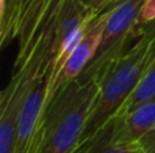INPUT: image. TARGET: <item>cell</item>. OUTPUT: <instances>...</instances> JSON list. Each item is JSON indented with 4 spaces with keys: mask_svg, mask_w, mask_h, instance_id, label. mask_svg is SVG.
<instances>
[{
    "mask_svg": "<svg viewBox=\"0 0 155 153\" xmlns=\"http://www.w3.org/2000/svg\"><path fill=\"white\" fill-rule=\"evenodd\" d=\"M106 19L107 12L105 11V12H101L99 15H97L90 22L83 37L80 38L78 45L72 49L68 58L65 60L64 65L59 69V72L52 76L48 91V99H46L48 106L54 98V95L64 86H67L68 83L75 80L78 76L86 69V67L91 62V60L94 58V56H95L97 50H98L99 45L102 42L105 26H106Z\"/></svg>",
    "mask_w": 155,
    "mask_h": 153,
    "instance_id": "4",
    "label": "cell"
},
{
    "mask_svg": "<svg viewBox=\"0 0 155 153\" xmlns=\"http://www.w3.org/2000/svg\"><path fill=\"white\" fill-rule=\"evenodd\" d=\"M154 98H155V61L148 67V69L146 70L144 75L139 80L136 88L132 91V94L124 102V105L118 108L116 115L128 113V111L134 110L135 107L154 99Z\"/></svg>",
    "mask_w": 155,
    "mask_h": 153,
    "instance_id": "7",
    "label": "cell"
},
{
    "mask_svg": "<svg viewBox=\"0 0 155 153\" xmlns=\"http://www.w3.org/2000/svg\"><path fill=\"white\" fill-rule=\"evenodd\" d=\"M60 0H27L18 29L10 83L0 95V153H14L21 110L29 94L53 70Z\"/></svg>",
    "mask_w": 155,
    "mask_h": 153,
    "instance_id": "1",
    "label": "cell"
},
{
    "mask_svg": "<svg viewBox=\"0 0 155 153\" xmlns=\"http://www.w3.org/2000/svg\"><path fill=\"white\" fill-rule=\"evenodd\" d=\"M101 87L99 73L79 75L46 107L41 153H76Z\"/></svg>",
    "mask_w": 155,
    "mask_h": 153,
    "instance_id": "3",
    "label": "cell"
},
{
    "mask_svg": "<svg viewBox=\"0 0 155 153\" xmlns=\"http://www.w3.org/2000/svg\"><path fill=\"white\" fill-rule=\"evenodd\" d=\"M26 2H27V0H15L16 7H18V11H19V14H21V18H22V14H23V10H25V5H26Z\"/></svg>",
    "mask_w": 155,
    "mask_h": 153,
    "instance_id": "12",
    "label": "cell"
},
{
    "mask_svg": "<svg viewBox=\"0 0 155 153\" xmlns=\"http://www.w3.org/2000/svg\"><path fill=\"white\" fill-rule=\"evenodd\" d=\"M154 61L155 35H143L125 53L110 60L97 72L101 76V87L86 122L80 146L91 140L116 115Z\"/></svg>",
    "mask_w": 155,
    "mask_h": 153,
    "instance_id": "2",
    "label": "cell"
},
{
    "mask_svg": "<svg viewBox=\"0 0 155 153\" xmlns=\"http://www.w3.org/2000/svg\"><path fill=\"white\" fill-rule=\"evenodd\" d=\"M107 123L110 142L137 144L155 123V98L125 114L114 115Z\"/></svg>",
    "mask_w": 155,
    "mask_h": 153,
    "instance_id": "5",
    "label": "cell"
},
{
    "mask_svg": "<svg viewBox=\"0 0 155 153\" xmlns=\"http://www.w3.org/2000/svg\"><path fill=\"white\" fill-rule=\"evenodd\" d=\"M137 145L146 153H155V123L150 127V130L137 141Z\"/></svg>",
    "mask_w": 155,
    "mask_h": 153,
    "instance_id": "9",
    "label": "cell"
},
{
    "mask_svg": "<svg viewBox=\"0 0 155 153\" xmlns=\"http://www.w3.org/2000/svg\"><path fill=\"white\" fill-rule=\"evenodd\" d=\"M155 19V0H146L144 7L140 11V15L137 18V22L135 24V27L146 24L148 22L154 20Z\"/></svg>",
    "mask_w": 155,
    "mask_h": 153,
    "instance_id": "8",
    "label": "cell"
},
{
    "mask_svg": "<svg viewBox=\"0 0 155 153\" xmlns=\"http://www.w3.org/2000/svg\"><path fill=\"white\" fill-rule=\"evenodd\" d=\"M76 153H146L137 144L110 142L109 123H106L91 140L79 148Z\"/></svg>",
    "mask_w": 155,
    "mask_h": 153,
    "instance_id": "6",
    "label": "cell"
},
{
    "mask_svg": "<svg viewBox=\"0 0 155 153\" xmlns=\"http://www.w3.org/2000/svg\"><path fill=\"white\" fill-rule=\"evenodd\" d=\"M143 35H155V19L142 26L134 27L131 31V42L135 43Z\"/></svg>",
    "mask_w": 155,
    "mask_h": 153,
    "instance_id": "10",
    "label": "cell"
},
{
    "mask_svg": "<svg viewBox=\"0 0 155 153\" xmlns=\"http://www.w3.org/2000/svg\"><path fill=\"white\" fill-rule=\"evenodd\" d=\"M88 8H90L93 12H95L97 15H99L101 12L107 10L110 4H112L114 0H82Z\"/></svg>",
    "mask_w": 155,
    "mask_h": 153,
    "instance_id": "11",
    "label": "cell"
}]
</instances>
